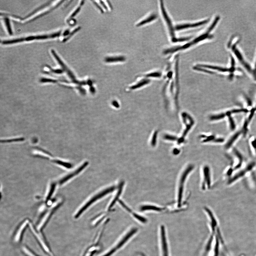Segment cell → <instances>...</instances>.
Wrapping results in <instances>:
<instances>
[{
  "instance_id": "1",
  "label": "cell",
  "mask_w": 256,
  "mask_h": 256,
  "mask_svg": "<svg viewBox=\"0 0 256 256\" xmlns=\"http://www.w3.org/2000/svg\"><path fill=\"white\" fill-rule=\"evenodd\" d=\"M116 187L115 186L109 188L101 192V193L98 194L94 196V197H93L92 199H91L85 205L83 206L81 209H80L77 212V213L76 214L75 217L76 218H77L81 215L83 212L85 210H86L87 208L92 205V204L94 203L96 200L100 198L103 197L105 195L108 194L112 192L116 189Z\"/></svg>"
},
{
  "instance_id": "2",
  "label": "cell",
  "mask_w": 256,
  "mask_h": 256,
  "mask_svg": "<svg viewBox=\"0 0 256 256\" xmlns=\"http://www.w3.org/2000/svg\"><path fill=\"white\" fill-rule=\"evenodd\" d=\"M210 32H211L210 31L207 30V32L197 37V38L194 39L193 41H191V42L183 45V46L174 47L173 48V52H175L183 50V49L188 48L193 45L197 44L198 42H201V41L205 40V39H211L213 38V36L211 35H210Z\"/></svg>"
},
{
  "instance_id": "3",
  "label": "cell",
  "mask_w": 256,
  "mask_h": 256,
  "mask_svg": "<svg viewBox=\"0 0 256 256\" xmlns=\"http://www.w3.org/2000/svg\"><path fill=\"white\" fill-rule=\"evenodd\" d=\"M160 2L161 10L162 13L165 21L166 22L167 25H168L169 32H170V36L172 38V40L173 42H176L177 38L176 36H175L174 29L173 27L172 21H171L170 18L167 14L166 9H165L163 1H160Z\"/></svg>"
},
{
  "instance_id": "4",
  "label": "cell",
  "mask_w": 256,
  "mask_h": 256,
  "mask_svg": "<svg viewBox=\"0 0 256 256\" xmlns=\"http://www.w3.org/2000/svg\"><path fill=\"white\" fill-rule=\"evenodd\" d=\"M160 244L162 256H169L166 230L163 226L160 227Z\"/></svg>"
},
{
  "instance_id": "5",
  "label": "cell",
  "mask_w": 256,
  "mask_h": 256,
  "mask_svg": "<svg viewBox=\"0 0 256 256\" xmlns=\"http://www.w3.org/2000/svg\"><path fill=\"white\" fill-rule=\"evenodd\" d=\"M193 166H190L186 169V170L184 171L183 173L182 176L181 177L180 181V184L178 190V206H180L181 203V200L183 197V185L184 184L186 179L187 175H188L189 173L193 170Z\"/></svg>"
},
{
  "instance_id": "6",
  "label": "cell",
  "mask_w": 256,
  "mask_h": 256,
  "mask_svg": "<svg viewBox=\"0 0 256 256\" xmlns=\"http://www.w3.org/2000/svg\"><path fill=\"white\" fill-rule=\"evenodd\" d=\"M209 21V20L207 19L202 21L191 24H184L177 25L175 27V29L179 31L185 29L190 28L197 27L204 25L207 24Z\"/></svg>"
},
{
  "instance_id": "7",
  "label": "cell",
  "mask_w": 256,
  "mask_h": 256,
  "mask_svg": "<svg viewBox=\"0 0 256 256\" xmlns=\"http://www.w3.org/2000/svg\"><path fill=\"white\" fill-rule=\"evenodd\" d=\"M137 230H136V229H134L133 230H132L129 233V234H128L126 236L124 237V238L123 239V240H122L120 242L118 243V244L117 245L116 247H115L114 248L111 250L109 251V253L103 256H110L111 255H112L113 253H114L116 251V250L120 248V247L122 246L126 242V241L128 239L130 238V237L133 236V234H135V233L137 232Z\"/></svg>"
},
{
  "instance_id": "8",
  "label": "cell",
  "mask_w": 256,
  "mask_h": 256,
  "mask_svg": "<svg viewBox=\"0 0 256 256\" xmlns=\"http://www.w3.org/2000/svg\"><path fill=\"white\" fill-rule=\"evenodd\" d=\"M89 164V163L87 162H85L84 163L80 166L79 168H78L77 170H76L74 172L72 173L71 174L67 175L63 178L61 180L59 181V184H60L62 185L64 183L66 182L68 180H69L70 179L72 178V177L76 175H77L79 173L81 172L82 170L86 168V167L88 166Z\"/></svg>"
},
{
  "instance_id": "9",
  "label": "cell",
  "mask_w": 256,
  "mask_h": 256,
  "mask_svg": "<svg viewBox=\"0 0 256 256\" xmlns=\"http://www.w3.org/2000/svg\"><path fill=\"white\" fill-rule=\"evenodd\" d=\"M232 49L233 52H234L235 55L237 57V58L241 62L242 64V65L244 66L246 69L249 72H251L252 70L251 67L246 62L244 61L243 57L242 55L241 54L238 49H237L236 47V44L233 45L232 47Z\"/></svg>"
},
{
  "instance_id": "10",
  "label": "cell",
  "mask_w": 256,
  "mask_h": 256,
  "mask_svg": "<svg viewBox=\"0 0 256 256\" xmlns=\"http://www.w3.org/2000/svg\"><path fill=\"white\" fill-rule=\"evenodd\" d=\"M29 225L30 227L31 230L32 231V233H33V234L36 237V238L38 239L39 242H40L41 246H42L43 248L44 249V250L46 251L47 253L50 254L52 255V254L51 253L50 250H49L48 247L47 246L46 244L45 243L44 241H43L42 238H41L40 235H39V233H37L36 232V230H35L32 224L29 223Z\"/></svg>"
},
{
  "instance_id": "11",
  "label": "cell",
  "mask_w": 256,
  "mask_h": 256,
  "mask_svg": "<svg viewBox=\"0 0 256 256\" xmlns=\"http://www.w3.org/2000/svg\"><path fill=\"white\" fill-rule=\"evenodd\" d=\"M51 52L52 53L53 56L56 59L59 63V65L61 66V67L63 68L64 70H65L67 72L68 75L69 76V77L72 78V79H74L75 78L74 76L73 75V73L70 70L68 69L66 66L63 62L62 61V60L58 56L55 52V51L53 49H52L51 50Z\"/></svg>"
},
{
  "instance_id": "12",
  "label": "cell",
  "mask_w": 256,
  "mask_h": 256,
  "mask_svg": "<svg viewBox=\"0 0 256 256\" xmlns=\"http://www.w3.org/2000/svg\"><path fill=\"white\" fill-rule=\"evenodd\" d=\"M125 61L126 58L122 56L107 57L105 59V61L106 63H109L123 62Z\"/></svg>"
},
{
  "instance_id": "13",
  "label": "cell",
  "mask_w": 256,
  "mask_h": 256,
  "mask_svg": "<svg viewBox=\"0 0 256 256\" xmlns=\"http://www.w3.org/2000/svg\"><path fill=\"white\" fill-rule=\"evenodd\" d=\"M29 223V221L26 220L23 222L17 231V233H16L15 237V241L16 242H18L20 239L21 237L22 232L25 229L26 226L27 224Z\"/></svg>"
},
{
  "instance_id": "14",
  "label": "cell",
  "mask_w": 256,
  "mask_h": 256,
  "mask_svg": "<svg viewBox=\"0 0 256 256\" xmlns=\"http://www.w3.org/2000/svg\"><path fill=\"white\" fill-rule=\"evenodd\" d=\"M197 66L200 67L208 68V69L217 70V71L222 72H231L230 68V69H226V68L215 66L202 65V64H199V65H197Z\"/></svg>"
},
{
  "instance_id": "15",
  "label": "cell",
  "mask_w": 256,
  "mask_h": 256,
  "mask_svg": "<svg viewBox=\"0 0 256 256\" xmlns=\"http://www.w3.org/2000/svg\"><path fill=\"white\" fill-rule=\"evenodd\" d=\"M157 18V15L156 14H152L151 15L149 16L148 18L145 19L138 22L136 26L139 27L143 25H144L147 24L149 23V22L153 21L156 20Z\"/></svg>"
},
{
  "instance_id": "16",
  "label": "cell",
  "mask_w": 256,
  "mask_h": 256,
  "mask_svg": "<svg viewBox=\"0 0 256 256\" xmlns=\"http://www.w3.org/2000/svg\"><path fill=\"white\" fill-rule=\"evenodd\" d=\"M53 211H54V210H52V211L49 213V214H47V215L43 218L42 220L41 221L40 224L38 225V228H37L38 230L40 231L43 228V227L45 225V224L47 222V221L50 218L52 214H53Z\"/></svg>"
},
{
  "instance_id": "17",
  "label": "cell",
  "mask_w": 256,
  "mask_h": 256,
  "mask_svg": "<svg viewBox=\"0 0 256 256\" xmlns=\"http://www.w3.org/2000/svg\"><path fill=\"white\" fill-rule=\"evenodd\" d=\"M124 184V183L123 181L121 183L120 185L118 193H117V194L114 200H113L112 203H111L110 206H109V209H111V208L113 207V205H115L116 202L117 200H118L121 194L122 191Z\"/></svg>"
},
{
  "instance_id": "18",
  "label": "cell",
  "mask_w": 256,
  "mask_h": 256,
  "mask_svg": "<svg viewBox=\"0 0 256 256\" xmlns=\"http://www.w3.org/2000/svg\"><path fill=\"white\" fill-rule=\"evenodd\" d=\"M204 177H205V182L207 184L208 187L210 185V177L209 168L207 167H205L204 170Z\"/></svg>"
},
{
  "instance_id": "19",
  "label": "cell",
  "mask_w": 256,
  "mask_h": 256,
  "mask_svg": "<svg viewBox=\"0 0 256 256\" xmlns=\"http://www.w3.org/2000/svg\"><path fill=\"white\" fill-rule=\"evenodd\" d=\"M241 132H238L236 133L235 135L233 136V137L231 138V139L227 142L226 144V148L228 149L231 146L233 143L236 141V140L238 138V136L241 135Z\"/></svg>"
},
{
  "instance_id": "20",
  "label": "cell",
  "mask_w": 256,
  "mask_h": 256,
  "mask_svg": "<svg viewBox=\"0 0 256 256\" xmlns=\"http://www.w3.org/2000/svg\"><path fill=\"white\" fill-rule=\"evenodd\" d=\"M141 211H146V210H154L156 211H161L163 210L162 208H159L156 206H153L150 205H146L142 206L141 208Z\"/></svg>"
},
{
  "instance_id": "21",
  "label": "cell",
  "mask_w": 256,
  "mask_h": 256,
  "mask_svg": "<svg viewBox=\"0 0 256 256\" xmlns=\"http://www.w3.org/2000/svg\"><path fill=\"white\" fill-rule=\"evenodd\" d=\"M24 41V38H20L13 39L9 40H5L2 41V43L4 45L15 44V43L22 42Z\"/></svg>"
},
{
  "instance_id": "22",
  "label": "cell",
  "mask_w": 256,
  "mask_h": 256,
  "mask_svg": "<svg viewBox=\"0 0 256 256\" xmlns=\"http://www.w3.org/2000/svg\"><path fill=\"white\" fill-rule=\"evenodd\" d=\"M231 113L230 111H228V112H227L226 113V115L228 116V117L229 121L230 124L231 129V130H234L235 129V128H236V125H235L234 122V120H233L232 117H231Z\"/></svg>"
},
{
  "instance_id": "23",
  "label": "cell",
  "mask_w": 256,
  "mask_h": 256,
  "mask_svg": "<svg viewBox=\"0 0 256 256\" xmlns=\"http://www.w3.org/2000/svg\"><path fill=\"white\" fill-rule=\"evenodd\" d=\"M53 162L56 163L61 165V166L68 169L71 168L72 167V165L71 164L69 163L62 161L61 160H54Z\"/></svg>"
},
{
  "instance_id": "24",
  "label": "cell",
  "mask_w": 256,
  "mask_h": 256,
  "mask_svg": "<svg viewBox=\"0 0 256 256\" xmlns=\"http://www.w3.org/2000/svg\"><path fill=\"white\" fill-rule=\"evenodd\" d=\"M56 186V184L55 183H53L52 184L48 195L47 196L46 199V202L48 201L49 200H50L52 196L53 195V193L55 191Z\"/></svg>"
},
{
  "instance_id": "25",
  "label": "cell",
  "mask_w": 256,
  "mask_h": 256,
  "mask_svg": "<svg viewBox=\"0 0 256 256\" xmlns=\"http://www.w3.org/2000/svg\"><path fill=\"white\" fill-rule=\"evenodd\" d=\"M4 21H5V25L6 27H7L8 33H9L10 35H12V34H13V32H12L11 26H10L9 19L7 18H4Z\"/></svg>"
},
{
  "instance_id": "26",
  "label": "cell",
  "mask_w": 256,
  "mask_h": 256,
  "mask_svg": "<svg viewBox=\"0 0 256 256\" xmlns=\"http://www.w3.org/2000/svg\"><path fill=\"white\" fill-rule=\"evenodd\" d=\"M226 115V114L225 113H221L219 115H213L210 117V119L212 121L217 120L224 118Z\"/></svg>"
},
{
  "instance_id": "27",
  "label": "cell",
  "mask_w": 256,
  "mask_h": 256,
  "mask_svg": "<svg viewBox=\"0 0 256 256\" xmlns=\"http://www.w3.org/2000/svg\"><path fill=\"white\" fill-rule=\"evenodd\" d=\"M149 82L150 80L148 79H144L142 80L137 84L135 86H133L132 88L134 89L140 87L142 86H143L144 85L148 83Z\"/></svg>"
},
{
  "instance_id": "28",
  "label": "cell",
  "mask_w": 256,
  "mask_h": 256,
  "mask_svg": "<svg viewBox=\"0 0 256 256\" xmlns=\"http://www.w3.org/2000/svg\"><path fill=\"white\" fill-rule=\"evenodd\" d=\"M80 27H78L72 31V32L71 33H70L69 35V36H68L67 38L64 39H63V40L62 41L63 42H66V41L68 40H69V39L71 38L72 36L74 34H75L76 32H77L78 31L80 30Z\"/></svg>"
},
{
  "instance_id": "29",
  "label": "cell",
  "mask_w": 256,
  "mask_h": 256,
  "mask_svg": "<svg viewBox=\"0 0 256 256\" xmlns=\"http://www.w3.org/2000/svg\"><path fill=\"white\" fill-rule=\"evenodd\" d=\"M64 2V1H61L57 5H56L55 7L52 8V9L51 10H49V11H47L46 12H45V13H43V14H41L40 15H39L37 16V17H36V18H35L33 19L32 20H35V19H36L38 18H40V17H41V16H42L43 15H45V14H46L48 13H49V12H50L51 11H52V10H53L54 9H55V8H57V7H58V6L59 5H61V4L62 3V2Z\"/></svg>"
},
{
  "instance_id": "30",
  "label": "cell",
  "mask_w": 256,
  "mask_h": 256,
  "mask_svg": "<svg viewBox=\"0 0 256 256\" xmlns=\"http://www.w3.org/2000/svg\"><path fill=\"white\" fill-rule=\"evenodd\" d=\"M161 76V74L159 72H153L146 75V77H159Z\"/></svg>"
},
{
  "instance_id": "31",
  "label": "cell",
  "mask_w": 256,
  "mask_h": 256,
  "mask_svg": "<svg viewBox=\"0 0 256 256\" xmlns=\"http://www.w3.org/2000/svg\"><path fill=\"white\" fill-rule=\"evenodd\" d=\"M133 215L136 218H137V220H139L142 223H145L147 221L146 219L143 217L138 215V214L135 213H133Z\"/></svg>"
},
{
  "instance_id": "32",
  "label": "cell",
  "mask_w": 256,
  "mask_h": 256,
  "mask_svg": "<svg viewBox=\"0 0 256 256\" xmlns=\"http://www.w3.org/2000/svg\"><path fill=\"white\" fill-rule=\"evenodd\" d=\"M22 249H23L24 252L28 256H36L25 247H22Z\"/></svg>"
},
{
  "instance_id": "33",
  "label": "cell",
  "mask_w": 256,
  "mask_h": 256,
  "mask_svg": "<svg viewBox=\"0 0 256 256\" xmlns=\"http://www.w3.org/2000/svg\"><path fill=\"white\" fill-rule=\"evenodd\" d=\"M248 111V110L246 109H234V110L230 111V112L231 114V113H237L241 112L247 113Z\"/></svg>"
},
{
  "instance_id": "34",
  "label": "cell",
  "mask_w": 256,
  "mask_h": 256,
  "mask_svg": "<svg viewBox=\"0 0 256 256\" xmlns=\"http://www.w3.org/2000/svg\"><path fill=\"white\" fill-rule=\"evenodd\" d=\"M49 3L45 4V5H43V6H41V7H39L38 8V9L35 10V11L33 12L32 13H31V14H29V15H28V16H26V18H25H25H28V17H29V16H30L31 15H33V14L34 13H36V12H38V11H39V10H40L41 9H42V8L45 7V6H46V5H49Z\"/></svg>"
},
{
  "instance_id": "35",
  "label": "cell",
  "mask_w": 256,
  "mask_h": 256,
  "mask_svg": "<svg viewBox=\"0 0 256 256\" xmlns=\"http://www.w3.org/2000/svg\"><path fill=\"white\" fill-rule=\"evenodd\" d=\"M80 9H81V5H80L79 7H78L77 9L75 10V11L72 13L71 16V17L72 18L74 17V16H75L78 13H79Z\"/></svg>"
},
{
  "instance_id": "36",
  "label": "cell",
  "mask_w": 256,
  "mask_h": 256,
  "mask_svg": "<svg viewBox=\"0 0 256 256\" xmlns=\"http://www.w3.org/2000/svg\"><path fill=\"white\" fill-rule=\"evenodd\" d=\"M47 67L49 68V69H50L51 71L53 72H55V73H62L63 72L62 71L61 69H52L49 66H47Z\"/></svg>"
},
{
  "instance_id": "37",
  "label": "cell",
  "mask_w": 256,
  "mask_h": 256,
  "mask_svg": "<svg viewBox=\"0 0 256 256\" xmlns=\"http://www.w3.org/2000/svg\"><path fill=\"white\" fill-rule=\"evenodd\" d=\"M256 109L255 108L253 109L251 111V114L249 116V118L248 119V121L249 122L251 120L252 118H253L254 113Z\"/></svg>"
},
{
  "instance_id": "38",
  "label": "cell",
  "mask_w": 256,
  "mask_h": 256,
  "mask_svg": "<svg viewBox=\"0 0 256 256\" xmlns=\"http://www.w3.org/2000/svg\"><path fill=\"white\" fill-rule=\"evenodd\" d=\"M93 2L94 5H96V7L98 8V9L100 10L101 13H104V10H103V9L100 7V6L99 5V4L96 2L95 1H93Z\"/></svg>"
},
{
  "instance_id": "39",
  "label": "cell",
  "mask_w": 256,
  "mask_h": 256,
  "mask_svg": "<svg viewBox=\"0 0 256 256\" xmlns=\"http://www.w3.org/2000/svg\"><path fill=\"white\" fill-rule=\"evenodd\" d=\"M119 203L121 204V205L123 206V207L125 208L126 210L127 211H129L130 212H131V210L129 208H128L123 203V202L121 201V200H119Z\"/></svg>"
},
{
  "instance_id": "40",
  "label": "cell",
  "mask_w": 256,
  "mask_h": 256,
  "mask_svg": "<svg viewBox=\"0 0 256 256\" xmlns=\"http://www.w3.org/2000/svg\"><path fill=\"white\" fill-rule=\"evenodd\" d=\"M100 2L101 5L103 6V7L104 8V9L106 10H108V7H107L106 5H105V4L104 2H103V1H100Z\"/></svg>"
},
{
  "instance_id": "41",
  "label": "cell",
  "mask_w": 256,
  "mask_h": 256,
  "mask_svg": "<svg viewBox=\"0 0 256 256\" xmlns=\"http://www.w3.org/2000/svg\"><path fill=\"white\" fill-rule=\"evenodd\" d=\"M69 30H67L65 31V32L63 33V35L64 36H67L69 34Z\"/></svg>"
},
{
  "instance_id": "42",
  "label": "cell",
  "mask_w": 256,
  "mask_h": 256,
  "mask_svg": "<svg viewBox=\"0 0 256 256\" xmlns=\"http://www.w3.org/2000/svg\"><path fill=\"white\" fill-rule=\"evenodd\" d=\"M179 150L177 149L174 150V152H173V153H174V154L176 155L178 154L179 153Z\"/></svg>"
},
{
  "instance_id": "43",
  "label": "cell",
  "mask_w": 256,
  "mask_h": 256,
  "mask_svg": "<svg viewBox=\"0 0 256 256\" xmlns=\"http://www.w3.org/2000/svg\"><path fill=\"white\" fill-rule=\"evenodd\" d=\"M254 75L256 74V62L255 65V69L254 71Z\"/></svg>"
},
{
  "instance_id": "44",
  "label": "cell",
  "mask_w": 256,
  "mask_h": 256,
  "mask_svg": "<svg viewBox=\"0 0 256 256\" xmlns=\"http://www.w3.org/2000/svg\"></svg>"
}]
</instances>
